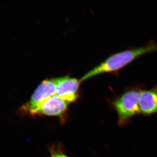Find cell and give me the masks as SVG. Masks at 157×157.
<instances>
[{"mask_svg":"<svg viewBox=\"0 0 157 157\" xmlns=\"http://www.w3.org/2000/svg\"><path fill=\"white\" fill-rule=\"evenodd\" d=\"M140 114L152 115L157 113V85L148 90H141L139 96Z\"/></svg>","mask_w":157,"mask_h":157,"instance_id":"8992f818","label":"cell"},{"mask_svg":"<svg viewBox=\"0 0 157 157\" xmlns=\"http://www.w3.org/2000/svg\"><path fill=\"white\" fill-rule=\"evenodd\" d=\"M140 90L138 87L130 88L113 101L119 126L126 125L132 118L140 114L139 104Z\"/></svg>","mask_w":157,"mask_h":157,"instance_id":"7a4b0ae2","label":"cell"},{"mask_svg":"<svg viewBox=\"0 0 157 157\" xmlns=\"http://www.w3.org/2000/svg\"><path fill=\"white\" fill-rule=\"evenodd\" d=\"M56 91V85L54 79L44 80L35 90L29 100L18 109V114L31 116L43 102L55 95Z\"/></svg>","mask_w":157,"mask_h":157,"instance_id":"3957f363","label":"cell"},{"mask_svg":"<svg viewBox=\"0 0 157 157\" xmlns=\"http://www.w3.org/2000/svg\"><path fill=\"white\" fill-rule=\"evenodd\" d=\"M69 103L55 95L45 101L31 116H47L61 118L66 114Z\"/></svg>","mask_w":157,"mask_h":157,"instance_id":"277c9868","label":"cell"},{"mask_svg":"<svg viewBox=\"0 0 157 157\" xmlns=\"http://www.w3.org/2000/svg\"><path fill=\"white\" fill-rule=\"evenodd\" d=\"M56 85V95L68 103L75 102L78 98V92L81 81L69 76L54 79Z\"/></svg>","mask_w":157,"mask_h":157,"instance_id":"5b68a950","label":"cell"},{"mask_svg":"<svg viewBox=\"0 0 157 157\" xmlns=\"http://www.w3.org/2000/svg\"><path fill=\"white\" fill-rule=\"evenodd\" d=\"M155 52H157L156 42H150L144 46L116 52L86 73L82 77L80 81L103 73H117L138 58Z\"/></svg>","mask_w":157,"mask_h":157,"instance_id":"6da1fadb","label":"cell"},{"mask_svg":"<svg viewBox=\"0 0 157 157\" xmlns=\"http://www.w3.org/2000/svg\"><path fill=\"white\" fill-rule=\"evenodd\" d=\"M50 152L51 157H68L58 149L52 147L50 150Z\"/></svg>","mask_w":157,"mask_h":157,"instance_id":"52a82bcc","label":"cell"}]
</instances>
